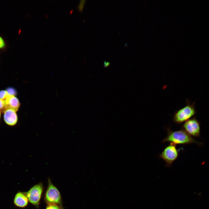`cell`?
<instances>
[{
    "instance_id": "8",
    "label": "cell",
    "mask_w": 209,
    "mask_h": 209,
    "mask_svg": "<svg viewBox=\"0 0 209 209\" xmlns=\"http://www.w3.org/2000/svg\"><path fill=\"white\" fill-rule=\"evenodd\" d=\"M29 202L25 192H19L16 194L13 201L16 206L21 208L26 207Z\"/></svg>"
},
{
    "instance_id": "11",
    "label": "cell",
    "mask_w": 209,
    "mask_h": 209,
    "mask_svg": "<svg viewBox=\"0 0 209 209\" xmlns=\"http://www.w3.org/2000/svg\"><path fill=\"white\" fill-rule=\"evenodd\" d=\"M9 95L16 96L17 92L16 90L12 87H9L6 90Z\"/></svg>"
},
{
    "instance_id": "1",
    "label": "cell",
    "mask_w": 209,
    "mask_h": 209,
    "mask_svg": "<svg viewBox=\"0 0 209 209\" xmlns=\"http://www.w3.org/2000/svg\"><path fill=\"white\" fill-rule=\"evenodd\" d=\"M167 130V135L163 139L162 143L170 142L176 145V144H188L192 143L200 144L183 129L175 131H171L169 129Z\"/></svg>"
},
{
    "instance_id": "14",
    "label": "cell",
    "mask_w": 209,
    "mask_h": 209,
    "mask_svg": "<svg viewBox=\"0 0 209 209\" xmlns=\"http://www.w3.org/2000/svg\"><path fill=\"white\" fill-rule=\"evenodd\" d=\"M85 0H81L78 6V9L79 10L81 11L83 10V7L84 6Z\"/></svg>"
},
{
    "instance_id": "16",
    "label": "cell",
    "mask_w": 209,
    "mask_h": 209,
    "mask_svg": "<svg viewBox=\"0 0 209 209\" xmlns=\"http://www.w3.org/2000/svg\"><path fill=\"white\" fill-rule=\"evenodd\" d=\"M1 111H0V118H1Z\"/></svg>"
},
{
    "instance_id": "7",
    "label": "cell",
    "mask_w": 209,
    "mask_h": 209,
    "mask_svg": "<svg viewBox=\"0 0 209 209\" xmlns=\"http://www.w3.org/2000/svg\"><path fill=\"white\" fill-rule=\"evenodd\" d=\"M3 112V119L5 123L10 126L15 125L18 121L16 111L11 109H6Z\"/></svg>"
},
{
    "instance_id": "9",
    "label": "cell",
    "mask_w": 209,
    "mask_h": 209,
    "mask_svg": "<svg viewBox=\"0 0 209 209\" xmlns=\"http://www.w3.org/2000/svg\"><path fill=\"white\" fill-rule=\"evenodd\" d=\"M5 109H10L16 111H17L20 105L18 99L14 96L8 95L5 101Z\"/></svg>"
},
{
    "instance_id": "3",
    "label": "cell",
    "mask_w": 209,
    "mask_h": 209,
    "mask_svg": "<svg viewBox=\"0 0 209 209\" xmlns=\"http://www.w3.org/2000/svg\"><path fill=\"white\" fill-rule=\"evenodd\" d=\"M44 200L47 205H62L61 193L58 188L53 183L49 178H48V186L45 192Z\"/></svg>"
},
{
    "instance_id": "15",
    "label": "cell",
    "mask_w": 209,
    "mask_h": 209,
    "mask_svg": "<svg viewBox=\"0 0 209 209\" xmlns=\"http://www.w3.org/2000/svg\"><path fill=\"white\" fill-rule=\"evenodd\" d=\"M5 45L4 41L2 38L0 36V48H4Z\"/></svg>"
},
{
    "instance_id": "2",
    "label": "cell",
    "mask_w": 209,
    "mask_h": 209,
    "mask_svg": "<svg viewBox=\"0 0 209 209\" xmlns=\"http://www.w3.org/2000/svg\"><path fill=\"white\" fill-rule=\"evenodd\" d=\"M194 103H191L187 100L186 105L175 112L173 118L174 122L180 124L186 121L193 116L196 113Z\"/></svg>"
},
{
    "instance_id": "13",
    "label": "cell",
    "mask_w": 209,
    "mask_h": 209,
    "mask_svg": "<svg viewBox=\"0 0 209 209\" xmlns=\"http://www.w3.org/2000/svg\"><path fill=\"white\" fill-rule=\"evenodd\" d=\"M5 101L0 99V111L3 112L5 110Z\"/></svg>"
},
{
    "instance_id": "12",
    "label": "cell",
    "mask_w": 209,
    "mask_h": 209,
    "mask_svg": "<svg viewBox=\"0 0 209 209\" xmlns=\"http://www.w3.org/2000/svg\"><path fill=\"white\" fill-rule=\"evenodd\" d=\"M8 94L6 90H1L0 91V99L3 100L7 98Z\"/></svg>"
},
{
    "instance_id": "5",
    "label": "cell",
    "mask_w": 209,
    "mask_h": 209,
    "mask_svg": "<svg viewBox=\"0 0 209 209\" xmlns=\"http://www.w3.org/2000/svg\"><path fill=\"white\" fill-rule=\"evenodd\" d=\"M176 146V145L170 143L159 156V158L166 163L167 166H171L178 157L179 152Z\"/></svg>"
},
{
    "instance_id": "4",
    "label": "cell",
    "mask_w": 209,
    "mask_h": 209,
    "mask_svg": "<svg viewBox=\"0 0 209 209\" xmlns=\"http://www.w3.org/2000/svg\"><path fill=\"white\" fill-rule=\"evenodd\" d=\"M44 191V186L40 183L33 185L25 192L29 201L37 208L39 207Z\"/></svg>"
},
{
    "instance_id": "10",
    "label": "cell",
    "mask_w": 209,
    "mask_h": 209,
    "mask_svg": "<svg viewBox=\"0 0 209 209\" xmlns=\"http://www.w3.org/2000/svg\"><path fill=\"white\" fill-rule=\"evenodd\" d=\"M62 205L56 204H49L47 205L45 209H64Z\"/></svg>"
},
{
    "instance_id": "6",
    "label": "cell",
    "mask_w": 209,
    "mask_h": 209,
    "mask_svg": "<svg viewBox=\"0 0 209 209\" xmlns=\"http://www.w3.org/2000/svg\"><path fill=\"white\" fill-rule=\"evenodd\" d=\"M182 128L192 136L198 137L200 135V123L195 117L185 122L182 126Z\"/></svg>"
}]
</instances>
